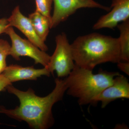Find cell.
Listing matches in <instances>:
<instances>
[{
  "label": "cell",
  "mask_w": 129,
  "mask_h": 129,
  "mask_svg": "<svg viewBox=\"0 0 129 129\" xmlns=\"http://www.w3.org/2000/svg\"><path fill=\"white\" fill-rule=\"evenodd\" d=\"M120 75L118 72L102 70L94 74L92 70L75 65L65 78L68 86L67 94L77 98L80 106L95 104L97 96L113 84L115 77Z\"/></svg>",
  "instance_id": "obj_3"
},
{
  "label": "cell",
  "mask_w": 129,
  "mask_h": 129,
  "mask_svg": "<svg viewBox=\"0 0 129 129\" xmlns=\"http://www.w3.org/2000/svg\"><path fill=\"white\" fill-rule=\"evenodd\" d=\"M7 19L10 27H14L17 28L29 41L41 50L45 52L48 50V47L45 42L37 36L29 19L21 13L19 6L13 9Z\"/></svg>",
  "instance_id": "obj_8"
},
{
  "label": "cell",
  "mask_w": 129,
  "mask_h": 129,
  "mask_svg": "<svg viewBox=\"0 0 129 129\" xmlns=\"http://www.w3.org/2000/svg\"><path fill=\"white\" fill-rule=\"evenodd\" d=\"M2 73L12 84L21 80H35L41 76H50L51 74L46 67L36 69L33 67H23L13 64L7 66Z\"/></svg>",
  "instance_id": "obj_10"
},
{
  "label": "cell",
  "mask_w": 129,
  "mask_h": 129,
  "mask_svg": "<svg viewBox=\"0 0 129 129\" xmlns=\"http://www.w3.org/2000/svg\"><path fill=\"white\" fill-rule=\"evenodd\" d=\"M7 41L3 39H0V48L6 43Z\"/></svg>",
  "instance_id": "obj_18"
},
{
  "label": "cell",
  "mask_w": 129,
  "mask_h": 129,
  "mask_svg": "<svg viewBox=\"0 0 129 129\" xmlns=\"http://www.w3.org/2000/svg\"><path fill=\"white\" fill-rule=\"evenodd\" d=\"M110 12L102 16L93 26L94 30L113 29L119 23L129 19V0H112Z\"/></svg>",
  "instance_id": "obj_7"
},
{
  "label": "cell",
  "mask_w": 129,
  "mask_h": 129,
  "mask_svg": "<svg viewBox=\"0 0 129 129\" xmlns=\"http://www.w3.org/2000/svg\"><path fill=\"white\" fill-rule=\"evenodd\" d=\"M75 65L92 70L98 64L121 61L118 38L93 33L80 36L71 44Z\"/></svg>",
  "instance_id": "obj_2"
},
{
  "label": "cell",
  "mask_w": 129,
  "mask_h": 129,
  "mask_svg": "<svg viewBox=\"0 0 129 129\" xmlns=\"http://www.w3.org/2000/svg\"><path fill=\"white\" fill-rule=\"evenodd\" d=\"M11 84H12V83L5 77L3 74H0V92L6 89L7 86Z\"/></svg>",
  "instance_id": "obj_15"
},
{
  "label": "cell",
  "mask_w": 129,
  "mask_h": 129,
  "mask_svg": "<svg viewBox=\"0 0 129 129\" xmlns=\"http://www.w3.org/2000/svg\"><path fill=\"white\" fill-rule=\"evenodd\" d=\"M121 61L129 62V19L118 24Z\"/></svg>",
  "instance_id": "obj_12"
},
{
  "label": "cell",
  "mask_w": 129,
  "mask_h": 129,
  "mask_svg": "<svg viewBox=\"0 0 129 129\" xmlns=\"http://www.w3.org/2000/svg\"><path fill=\"white\" fill-rule=\"evenodd\" d=\"M122 98L129 99V83L126 77L120 74L114 78L111 85L97 96L95 103L101 102L102 108H105L112 102Z\"/></svg>",
  "instance_id": "obj_9"
},
{
  "label": "cell",
  "mask_w": 129,
  "mask_h": 129,
  "mask_svg": "<svg viewBox=\"0 0 129 129\" xmlns=\"http://www.w3.org/2000/svg\"><path fill=\"white\" fill-rule=\"evenodd\" d=\"M53 2L54 10L51 18L50 29L55 28L80 8H99L108 12L111 9L94 0H53Z\"/></svg>",
  "instance_id": "obj_6"
},
{
  "label": "cell",
  "mask_w": 129,
  "mask_h": 129,
  "mask_svg": "<svg viewBox=\"0 0 129 129\" xmlns=\"http://www.w3.org/2000/svg\"><path fill=\"white\" fill-rule=\"evenodd\" d=\"M0 124H1V123H0Z\"/></svg>",
  "instance_id": "obj_19"
},
{
  "label": "cell",
  "mask_w": 129,
  "mask_h": 129,
  "mask_svg": "<svg viewBox=\"0 0 129 129\" xmlns=\"http://www.w3.org/2000/svg\"><path fill=\"white\" fill-rule=\"evenodd\" d=\"M9 26L7 18H0V35L5 33Z\"/></svg>",
  "instance_id": "obj_17"
},
{
  "label": "cell",
  "mask_w": 129,
  "mask_h": 129,
  "mask_svg": "<svg viewBox=\"0 0 129 129\" xmlns=\"http://www.w3.org/2000/svg\"><path fill=\"white\" fill-rule=\"evenodd\" d=\"M28 18L37 36L45 42L50 29V19L36 11L29 14Z\"/></svg>",
  "instance_id": "obj_11"
},
{
  "label": "cell",
  "mask_w": 129,
  "mask_h": 129,
  "mask_svg": "<svg viewBox=\"0 0 129 129\" xmlns=\"http://www.w3.org/2000/svg\"><path fill=\"white\" fill-rule=\"evenodd\" d=\"M118 68L122 72L129 75V62L120 61L117 63Z\"/></svg>",
  "instance_id": "obj_16"
},
{
  "label": "cell",
  "mask_w": 129,
  "mask_h": 129,
  "mask_svg": "<svg viewBox=\"0 0 129 129\" xmlns=\"http://www.w3.org/2000/svg\"><path fill=\"white\" fill-rule=\"evenodd\" d=\"M36 11L51 20V11L53 0H35Z\"/></svg>",
  "instance_id": "obj_13"
},
{
  "label": "cell",
  "mask_w": 129,
  "mask_h": 129,
  "mask_svg": "<svg viewBox=\"0 0 129 129\" xmlns=\"http://www.w3.org/2000/svg\"><path fill=\"white\" fill-rule=\"evenodd\" d=\"M55 83V86L52 91L44 97L37 95L31 88L23 91L12 84L8 86L6 90L18 98L20 104L13 109L0 106V113L18 121H24L31 128H50L55 122L52 112L53 106L62 99L68 89L65 79H56Z\"/></svg>",
  "instance_id": "obj_1"
},
{
  "label": "cell",
  "mask_w": 129,
  "mask_h": 129,
  "mask_svg": "<svg viewBox=\"0 0 129 129\" xmlns=\"http://www.w3.org/2000/svg\"><path fill=\"white\" fill-rule=\"evenodd\" d=\"M56 47L50 61L46 67L51 74L56 72L58 78L67 77L75 67L72 55L71 44L64 33L55 38Z\"/></svg>",
  "instance_id": "obj_4"
},
{
  "label": "cell",
  "mask_w": 129,
  "mask_h": 129,
  "mask_svg": "<svg viewBox=\"0 0 129 129\" xmlns=\"http://www.w3.org/2000/svg\"><path fill=\"white\" fill-rule=\"evenodd\" d=\"M10 47L11 45L7 41L0 48V74L2 73L7 67L6 58L9 55Z\"/></svg>",
  "instance_id": "obj_14"
},
{
  "label": "cell",
  "mask_w": 129,
  "mask_h": 129,
  "mask_svg": "<svg viewBox=\"0 0 129 129\" xmlns=\"http://www.w3.org/2000/svg\"><path fill=\"white\" fill-rule=\"evenodd\" d=\"M5 34L9 36L11 41L9 55L17 61L20 60V57H28L34 60L35 64L47 67L50 56L46 52L41 50L28 40L20 37L14 31L13 27H9Z\"/></svg>",
  "instance_id": "obj_5"
}]
</instances>
